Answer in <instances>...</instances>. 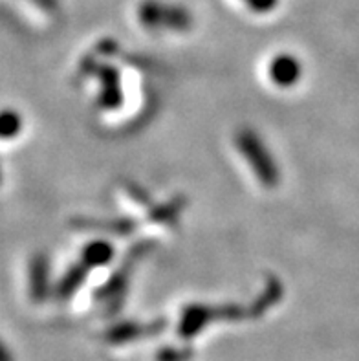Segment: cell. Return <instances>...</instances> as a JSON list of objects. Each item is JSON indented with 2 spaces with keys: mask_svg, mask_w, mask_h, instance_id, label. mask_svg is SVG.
Instances as JSON below:
<instances>
[{
  "mask_svg": "<svg viewBox=\"0 0 359 361\" xmlns=\"http://www.w3.org/2000/svg\"><path fill=\"white\" fill-rule=\"evenodd\" d=\"M46 281H48V264H46L44 257H35L30 264V290L37 299L44 295Z\"/></svg>",
  "mask_w": 359,
  "mask_h": 361,
  "instance_id": "cell-4",
  "label": "cell"
},
{
  "mask_svg": "<svg viewBox=\"0 0 359 361\" xmlns=\"http://www.w3.org/2000/svg\"><path fill=\"white\" fill-rule=\"evenodd\" d=\"M83 279H85V271L78 270V268H73V270L70 271V274L66 275L63 281H61V284H59L61 295H70V293H72L73 290L78 288L79 284L83 283Z\"/></svg>",
  "mask_w": 359,
  "mask_h": 361,
  "instance_id": "cell-7",
  "label": "cell"
},
{
  "mask_svg": "<svg viewBox=\"0 0 359 361\" xmlns=\"http://www.w3.org/2000/svg\"><path fill=\"white\" fill-rule=\"evenodd\" d=\"M238 151L244 154L245 161L251 165V169L255 171V176L268 188H273L277 185L279 182V169L275 161H273L272 154L266 149L264 142L259 137V134L250 130V128H242L238 130L237 137Z\"/></svg>",
  "mask_w": 359,
  "mask_h": 361,
  "instance_id": "cell-1",
  "label": "cell"
},
{
  "mask_svg": "<svg viewBox=\"0 0 359 361\" xmlns=\"http://www.w3.org/2000/svg\"><path fill=\"white\" fill-rule=\"evenodd\" d=\"M0 178H2V174H0Z\"/></svg>",
  "mask_w": 359,
  "mask_h": 361,
  "instance_id": "cell-10",
  "label": "cell"
},
{
  "mask_svg": "<svg viewBox=\"0 0 359 361\" xmlns=\"http://www.w3.org/2000/svg\"><path fill=\"white\" fill-rule=\"evenodd\" d=\"M23 119L13 110H2L0 112V137H13L20 133Z\"/></svg>",
  "mask_w": 359,
  "mask_h": 361,
  "instance_id": "cell-6",
  "label": "cell"
},
{
  "mask_svg": "<svg viewBox=\"0 0 359 361\" xmlns=\"http://www.w3.org/2000/svg\"><path fill=\"white\" fill-rule=\"evenodd\" d=\"M141 23L147 27H173V30H185L191 24V17L178 8L158 4V2H145L140 9Z\"/></svg>",
  "mask_w": 359,
  "mask_h": 361,
  "instance_id": "cell-2",
  "label": "cell"
},
{
  "mask_svg": "<svg viewBox=\"0 0 359 361\" xmlns=\"http://www.w3.org/2000/svg\"><path fill=\"white\" fill-rule=\"evenodd\" d=\"M251 9H255L257 13H266L269 9L277 6V0H245Z\"/></svg>",
  "mask_w": 359,
  "mask_h": 361,
  "instance_id": "cell-8",
  "label": "cell"
},
{
  "mask_svg": "<svg viewBox=\"0 0 359 361\" xmlns=\"http://www.w3.org/2000/svg\"><path fill=\"white\" fill-rule=\"evenodd\" d=\"M0 361H13V357H11V354H9V350L2 341H0Z\"/></svg>",
  "mask_w": 359,
  "mask_h": 361,
  "instance_id": "cell-9",
  "label": "cell"
},
{
  "mask_svg": "<svg viewBox=\"0 0 359 361\" xmlns=\"http://www.w3.org/2000/svg\"><path fill=\"white\" fill-rule=\"evenodd\" d=\"M112 257V247L105 243H96L88 244L87 250L83 252V259L90 266H101L107 264Z\"/></svg>",
  "mask_w": 359,
  "mask_h": 361,
  "instance_id": "cell-5",
  "label": "cell"
},
{
  "mask_svg": "<svg viewBox=\"0 0 359 361\" xmlns=\"http://www.w3.org/2000/svg\"><path fill=\"white\" fill-rule=\"evenodd\" d=\"M269 78L277 87H293L300 78V63L288 54L279 55L269 64Z\"/></svg>",
  "mask_w": 359,
  "mask_h": 361,
  "instance_id": "cell-3",
  "label": "cell"
}]
</instances>
